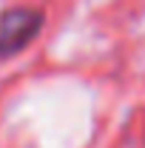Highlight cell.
Wrapping results in <instances>:
<instances>
[{
	"label": "cell",
	"instance_id": "obj_1",
	"mask_svg": "<svg viewBox=\"0 0 145 148\" xmlns=\"http://www.w3.org/2000/svg\"><path fill=\"white\" fill-rule=\"evenodd\" d=\"M43 29V12L34 6H12L0 14V57L20 54Z\"/></svg>",
	"mask_w": 145,
	"mask_h": 148
}]
</instances>
